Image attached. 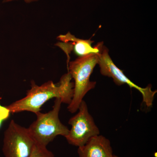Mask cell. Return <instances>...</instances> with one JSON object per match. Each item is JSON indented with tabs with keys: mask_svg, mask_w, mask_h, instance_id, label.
<instances>
[{
	"mask_svg": "<svg viewBox=\"0 0 157 157\" xmlns=\"http://www.w3.org/2000/svg\"><path fill=\"white\" fill-rule=\"evenodd\" d=\"M100 52L78 57L67 64L68 72L74 80L73 98L67 107L71 113L77 112L85 96L95 87L97 82L91 81L90 77L96 65L98 64Z\"/></svg>",
	"mask_w": 157,
	"mask_h": 157,
	"instance_id": "7a4b0ae2",
	"label": "cell"
},
{
	"mask_svg": "<svg viewBox=\"0 0 157 157\" xmlns=\"http://www.w3.org/2000/svg\"><path fill=\"white\" fill-rule=\"evenodd\" d=\"M70 73L63 75L58 83L49 80L41 86L31 81V88L25 97L6 106L11 113L29 111L36 114L41 107L52 98H60L62 103L70 104L73 95L74 83Z\"/></svg>",
	"mask_w": 157,
	"mask_h": 157,
	"instance_id": "6da1fadb",
	"label": "cell"
},
{
	"mask_svg": "<svg viewBox=\"0 0 157 157\" xmlns=\"http://www.w3.org/2000/svg\"><path fill=\"white\" fill-rule=\"evenodd\" d=\"M29 157H55L52 152L47 147L39 145L36 144L35 147Z\"/></svg>",
	"mask_w": 157,
	"mask_h": 157,
	"instance_id": "9c48e42d",
	"label": "cell"
},
{
	"mask_svg": "<svg viewBox=\"0 0 157 157\" xmlns=\"http://www.w3.org/2000/svg\"><path fill=\"white\" fill-rule=\"evenodd\" d=\"M10 113L6 106H3L0 104V129L2 128L3 122L9 118Z\"/></svg>",
	"mask_w": 157,
	"mask_h": 157,
	"instance_id": "30bf717a",
	"label": "cell"
},
{
	"mask_svg": "<svg viewBox=\"0 0 157 157\" xmlns=\"http://www.w3.org/2000/svg\"><path fill=\"white\" fill-rule=\"evenodd\" d=\"M62 104L60 98H56L52 110L36 114V120L28 128L36 144L47 147L57 136L65 137L68 135L69 129L59 118Z\"/></svg>",
	"mask_w": 157,
	"mask_h": 157,
	"instance_id": "3957f363",
	"label": "cell"
},
{
	"mask_svg": "<svg viewBox=\"0 0 157 157\" xmlns=\"http://www.w3.org/2000/svg\"><path fill=\"white\" fill-rule=\"evenodd\" d=\"M120 157L116 155H114V157Z\"/></svg>",
	"mask_w": 157,
	"mask_h": 157,
	"instance_id": "7c38bea8",
	"label": "cell"
},
{
	"mask_svg": "<svg viewBox=\"0 0 157 157\" xmlns=\"http://www.w3.org/2000/svg\"><path fill=\"white\" fill-rule=\"evenodd\" d=\"M36 144L28 128L11 121L4 133L2 151L5 157H29Z\"/></svg>",
	"mask_w": 157,
	"mask_h": 157,
	"instance_id": "277c9868",
	"label": "cell"
},
{
	"mask_svg": "<svg viewBox=\"0 0 157 157\" xmlns=\"http://www.w3.org/2000/svg\"><path fill=\"white\" fill-rule=\"evenodd\" d=\"M78 157H113L110 140L100 135L94 136L85 144L78 147Z\"/></svg>",
	"mask_w": 157,
	"mask_h": 157,
	"instance_id": "ba28073f",
	"label": "cell"
},
{
	"mask_svg": "<svg viewBox=\"0 0 157 157\" xmlns=\"http://www.w3.org/2000/svg\"><path fill=\"white\" fill-rule=\"evenodd\" d=\"M15 1V0H4V2H11V1ZM26 3H30L33 2H36L38 0H24Z\"/></svg>",
	"mask_w": 157,
	"mask_h": 157,
	"instance_id": "8fae6325",
	"label": "cell"
},
{
	"mask_svg": "<svg viewBox=\"0 0 157 157\" xmlns=\"http://www.w3.org/2000/svg\"><path fill=\"white\" fill-rule=\"evenodd\" d=\"M77 111L68 122L71 128L65 137L69 144L78 147L85 144L91 137L100 135V131L84 100L82 101Z\"/></svg>",
	"mask_w": 157,
	"mask_h": 157,
	"instance_id": "5b68a950",
	"label": "cell"
},
{
	"mask_svg": "<svg viewBox=\"0 0 157 157\" xmlns=\"http://www.w3.org/2000/svg\"><path fill=\"white\" fill-rule=\"evenodd\" d=\"M61 42H58L56 45L64 52L67 57V64L70 62V54L71 51L78 57L84 56L92 53H99L101 52L104 42H98L97 45L93 47L92 44L94 41L90 39L85 40L76 38L74 35L68 32L65 35H60L57 38Z\"/></svg>",
	"mask_w": 157,
	"mask_h": 157,
	"instance_id": "52a82bcc",
	"label": "cell"
},
{
	"mask_svg": "<svg viewBox=\"0 0 157 157\" xmlns=\"http://www.w3.org/2000/svg\"><path fill=\"white\" fill-rule=\"evenodd\" d=\"M98 64L102 75L112 78L114 83L118 86L126 84L131 88L137 90L141 94L143 102L146 107L149 108L152 106L155 95L157 93L156 90H153L150 85L145 88L140 87L130 80L125 75L123 71L114 64L109 56V50L104 45L99 54Z\"/></svg>",
	"mask_w": 157,
	"mask_h": 157,
	"instance_id": "8992f818",
	"label": "cell"
}]
</instances>
